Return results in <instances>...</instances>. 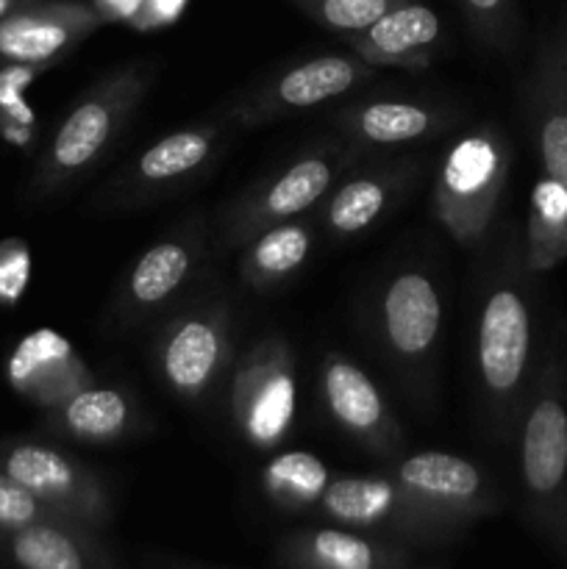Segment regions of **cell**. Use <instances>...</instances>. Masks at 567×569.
I'll return each mask as SVG.
<instances>
[{
    "label": "cell",
    "mask_w": 567,
    "mask_h": 569,
    "mask_svg": "<svg viewBox=\"0 0 567 569\" xmlns=\"http://www.w3.org/2000/svg\"><path fill=\"white\" fill-rule=\"evenodd\" d=\"M520 481L528 520L567 565V376L550 359L520 417Z\"/></svg>",
    "instance_id": "cell-1"
},
{
    "label": "cell",
    "mask_w": 567,
    "mask_h": 569,
    "mask_svg": "<svg viewBox=\"0 0 567 569\" xmlns=\"http://www.w3.org/2000/svg\"><path fill=\"white\" fill-rule=\"evenodd\" d=\"M317 506L328 520L381 539L417 545L450 539L406 498L395 478H334Z\"/></svg>",
    "instance_id": "cell-9"
},
{
    "label": "cell",
    "mask_w": 567,
    "mask_h": 569,
    "mask_svg": "<svg viewBox=\"0 0 567 569\" xmlns=\"http://www.w3.org/2000/svg\"><path fill=\"white\" fill-rule=\"evenodd\" d=\"M6 378L17 392L48 409H56L89 383L87 367L78 361L72 345L50 328H39L17 342L6 365Z\"/></svg>",
    "instance_id": "cell-17"
},
{
    "label": "cell",
    "mask_w": 567,
    "mask_h": 569,
    "mask_svg": "<svg viewBox=\"0 0 567 569\" xmlns=\"http://www.w3.org/2000/svg\"><path fill=\"white\" fill-rule=\"evenodd\" d=\"M9 553L20 569H117L98 533L67 520L9 531Z\"/></svg>",
    "instance_id": "cell-20"
},
{
    "label": "cell",
    "mask_w": 567,
    "mask_h": 569,
    "mask_svg": "<svg viewBox=\"0 0 567 569\" xmlns=\"http://www.w3.org/2000/svg\"><path fill=\"white\" fill-rule=\"evenodd\" d=\"M37 72V67L22 64L0 67V137L14 144H28L33 133L37 117L26 100V89Z\"/></svg>",
    "instance_id": "cell-28"
},
{
    "label": "cell",
    "mask_w": 567,
    "mask_h": 569,
    "mask_svg": "<svg viewBox=\"0 0 567 569\" xmlns=\"http://www.w3.org/2000/svg\"><path fill=\"white\" fill-rule=\"evenodd\" d=\"M534 317L526 292L511 278L489 289L478 315L476 372L484 406L500 431H509L528 400Z\"/></svg>",
    "instance_id": "cell-3"
},
{
    "label": "cell",
    "mask_w": 567,
    "mask_h": 569,
    "mask_svg": "<svg viewBox=\"0 0 567 569\" xmlns=\"http://www.w3.org/2000/svg\"><path fill=\"white\" fill-rule=\"evenodd\" d=\"M328 483H331L328 467L306 450L276 456L261 472V489L284 511H304L317 506Z\"/></svg>",
    "instance_id": "cell-27"
},
{
    "label": "cell",
    "mask_w": 567,
    "mask_h": 569,
    "mask_svg": "<svg viewBox=\"0 0 567 569\" xmlns=\"http://www.w3.org/2000/svg\"><path fill=\"white\" fill-rule=\"evenodd\" d=\"M183 6H187V0H145L142 11H139V17L133 20V26L137 28L170 26V22H176L178 17H181Z\"/></svg>",
    "instance_id": "cell-33"
},
{
    "label": "cell",
    "mask_w": 567,
    "mask_h": 569,
    "mask_svg": "<svg viewBox=\"0 0 567 569\" xmlns=\"http://www.w3.org/2000/svg\"><path fill=\"white\" fill-rule=\"evenodd\" d=\"M198 248L192 239H165L139 256L126 283V309L148 311L170 300L192 272Z\"/></svg>",
    "instance_id": "cell-23"
},
{
    "label": "cell",
    "mask_w": 567,
    "mask_h": 569,
    "mask_svg": "<svg viewBox=\"0 0 567 569\" xmlns=\"http://www.w3.org/2000/svg\"><path fill=\"white\" fill-rule=\"evenodd\" d=\"M170 569H200V567H170Z\"/></svg>",
    "instance_id": "cell-36"
},
{
    "label": "cell",
    "mask_w": 567,
    "mask_h": 569,
    "mask_svg": "<svg viewBox=\"0 0 567 569\" xmlns=\"http://www.w3.org/2000/svg\"><path fill=\"white\" fill-rule=\"evenodd\" d=\"M372 78V64H367L359 56H317V59L300 61L289 67L281 76L272 78L267 87L250 94L233 117L242 126L276 120L292 111L315 109L328 100L348 94L350 89L361 87Z\"/></svg>",
    "instance_id": "cell-12"
},
{
    "label": "cell",
    "mask_w": 567,
    "mask_h": 569,
    "mask_svg": "<svg viewBox=\"0 0 567 569\" xmlns=\"http://www.w3.org/2000/svg\"><path fill=\"white\" fill-rule=\"evenodd\" d=\"M381 337L389 353L404 365L428 359L442 328V298L420 270L389 278L381 295Z\"/></svg>",
    "instance_id": "cell-15"
},
{
    "label": "cell",
    "mask_w": 567,
    "mask_h": 569,
    "mask_svg": "<svg viewBox=\"0 0 567 569\" xmlns=\"http://www.w3.org/2000/svg\"><path fill=\"white\" fill-rule=\"evenodd\" d=\"M509 164V142L489 126L465 133L448 150L434 183V214L456 242H478L493 226Z\"/></svg>",
    "instance_id": "cell-4"
},
{
    "label": "cell",
    "mask_w": 567,
    "mask_h": 569,
    "mask_svg": "<svg viewBox=\"0 0 567 569\" xmlns=\"http://www.w3.org/2000/svg\"><path fill=\"white\" fill-rule=\"evenodd\" d=\"M131 403L117 389L83 387L53 409V426L83 445H109L128 433Z\"/></svg>",
    "instance_id": "cell-22"
},
{
    "label": "cell",
    "mask_w": 567,
    "mask_h": 569,
    "mask_svg": "<svg viewBox=\"0 0 567 569\" xmlns=\"http://www.w3.org/2000/svg\"><path fill=\"white\" fill-rule=\"evenodd\" d=\"M320 395L331 420L350 439L381 456H392L400 448L398 422L370 376L354 361L326 356L320 367Z\"/></svg>",
    "instance_id": "cell-14"
},
{
    "label": "cell",
    "mask_w": 567,
    "mask_h": 569,
    "mask_svg": "<svg viewBox=\"0 0 567 569\" xmlns=\"http://www.w3.org/2000/svg\"><path fill=\"white\" fill-rule=\"evenodd\" d=\"M339 128L361 144H392L422 142L437 137L448 128V114L439 106L409 103V100H370V103L350 106L337 114Z\"/></svg>",
    "instance_id": "cell-21"
},
{
    "label": "cell",
    "mask_w": 567,
    "mask_h": 569,
    "mask_svg": "<svg viewBox=\"0 0 567 569\" xmlns=\"http://www.w3.org/2000/svg\"><path fill=\"white\" fill-rule=\"evenodd\" d=\"M278 561L287 569H409L411 550L354 528H306L278 545Z\"/></svg>",
    "instance_id": "cell-16"
},
{
    "label": "cell",
    "mask_w": 567,
    "mask_h": 569,
    "mask_svg": "<svg viewBox=\"0 0 567 569\" xmlns=\"http://www.w3.org/2000/svg\"><path fill=\"white\" fill-rule=\"evenodd\" d=\"M48 520H64V517H59L53 509H48L37 495H31L26 487H20L14 478L0 472V528H3V531H20V528L37 526V522Z\"/></svg>",
    "instance_id": "cell-31"
},
{
    "label": "cell",
    "mask_w": 567,
    "mask_h": 569,
    "mask_svg": "<svg viewBox=\"0 0 567 569\" xmlns=\"http://www.w3.org/2000/svg\"><path fill=\"white\" fill-rule=\"evenodd\" d=\"M467 22L481 42L498 50H509L517 39V9L515 0H459Z\"/></svg>",
    "instance_id": "cell-30"
},
{
    "label": "cell",
    "mask_w": 567,
    "mask_h": 569,
    "mask_svg": "<svg viewBox=\"0 0 567 569\" xmlns=\"http://www.w3.org/2000/svg\"><path fill=\"white\" fill-rule=\"evenodd\" d=\"M31 281V250L20 239L0 242V306H17Z\"/></svg>",
    "instance_id": "cell-32"
},
{
    "label": "cell",
    "mask_w": 567,
    "mask_h": 569,
    "mask_svg": "<svg viewBox=\"0 0 567 569\" xmlns=\"http://www.w3.org/2000/svg\"><path fill=\"white\" fill-rule=\"evenodd\" d=\"M311 250V231L300 222H281L253 239L242 261V276L250 287L267 289L287 281L306 264Z\"/></svg>",
    "instance_id": "cell-25"
},
{
    "label": "cell",
    "mask_w": 567,
    "mask_h": 569,
    "mask_svg": "<svg viewBox=\"0 0 567 569\" xmlns=\"http://www.w3.org/2000/svg\"><path fill=\"white\" fill-rule=\"evenodd\" d=\"M94 6L76 0H20L0 20V67H42L64 59L100 26Z\"/></svg>",
    "instance_id": "cell-11"
},
{
    "label": "cell",
    "mask_w": 567,
    "mask_h": 569,
    "mask_svg": "<svg viewBox=\"0 0 567 569\" xmlns=\"http://www.w3.org/2000/svg\"><path fill=\"white\" fill-rule=\"evenodd\" d=\"M395 481L406 498L450 537H456L467 522L498 511L493 483L465 456L422 450L400 461Z\"/></svg>",
    "instance_id": "cell-5"
},
{
    "label": "cell",
    "mask_w": 567,
    "mask_h": 569,
    "mask_svg": "<svg viewBox=\"0 0 567 569\" xmlns=\"http://www.w3.org/2000/svg\"><path fill=\"white\" fill-rule=\"evenodd\" d=\"M400 3H406V0H300V6L320 26L339 33H350V37L367 31L372 22L381 20L387 11H392Z\"/></svg>",
    "instance_id": "cell-29"
},
{
    "label": "cell",
    "mask_w": 567,
    "mask_h": 569,
    "mask_svg": "<svg viewBox=\"0 0 567 569\" xmlns=\"http://www.w3.org/2000/svg\"><path fill=\"white\" fill-rule=\"evenodd\" d=\"M3 472L56 515L94 533L103 531L115 515L106 483L81 461L48 445H11L3 456Z\"/></svg>",
    "instance_id": "cell-8"
},
{
    "label": "cell",
    "mask_w": 567,
    "mask_h": 569,
    "mask_svg": "<svg viewBox=\"0 0 567 569\" xmlns=\"http://www.w3.org/2000/svg\"><path fill=\"white\" fill-rule=\"evenodd\" d=\"M567 259V194L548 176L534 187L528 206L526 267L531 272H548Z\"/></svg>",
    "instance_id": "cell-24"
},
{
    "label": "cell",
    "mask_w": 567,
    "mask_h": 569,
    "mask_svg": "<svg viewBox=\"0 0 567 569\" xmlns=\"http://www.w3.org/2000/svg\"><path fill=\"white\" fill-rule=\"evenodd\" d=\"M228 359V317L222 309H203L183 317L167 331L159 348L161 381L172 395L203 400Z\"/></svg>",
    "instance_id": "cell-13"
},
{
    "label": "cell",
    "mask_w": 567,
    "mask_h": 569,
    "mask_svg": "<svg viewBox=\"0 0 567 569\" xmlns=\"http://www.w3.org/2000/svg\"><path fill=\"white\" fill-rule=\"evenodd\" d=\"M439 37H442V20L437 11L426 3L406 0L387 11L381 20L372 22L367 31L356 33L350 42H354L356 56L367 64L417 70L434 59Z\"/></svg>",
    "instance_id": "cell-18"
},
{
    "label": "cell",
    "mask_w": 567,
    "mask_h": 569,
    "mask_svg": "<svg viewBox=\"0 0 567 569\" xmlns=\"http://www.w3.org/2000/svg\"><path fill=\"white\" fill-rule=\"evenodd\" d=\"M17 3H20V0H0V20H3V17L9 14Z\"/></svg>",
    "instance_id": "cell-35"
},
{
    "label": "cell",
    "mask_w": 567,
    "mask_h": 569,
    "mask_svg": "<svg viewBox=\"0 0 567 569\" xmlns=\"http://www.w3.org/2000/svg\"><path fill=\"white\" fill-rule=\"evenodd\" d=\"M222 126H198L183 131L167 133L156 144H150L137 164L120 178V198H153L170 192L181 181L203 170L215 156L217 133Z\"/></svg>",
    "instance_id": "cell-19"
},
{
    "label": "cell",
    "mask_w": 567,
    "mask_h": 569,
    "mask_svg": "<svg viewBox=\"0 0 567 569\" xmlns=\"http://www.w3.org/2000/svg\"><path fill=\"white\" fill-rule=\"evenodd\" d=\"M298 403L292 350L281 339L256 345L239 365L231 389L233 426L253 448H272L289 433Z\"/></svg>",
    "instance_id": "cell-7"
},
{
    "label": "cell",
    "mask_w": 567,
    "mask_h": 569,
    "mask_svg": "<svg viewBox=\"0 0 567 569\" xmlns=\"http://www.w3.org/2000/svg\"><path fill=\"white\" fill-rule=\"evenodd\" d=\"M523 109L543 176L567 194V17L545 33L534 53L523 87Z\"/></svg>",
    "instance_id": "cell-10"
},
{
    "label": "cell",
    "mask_w": 567,
    "mask_h": 569,
    "mask_svg": "<svg viewBox=\"0 0 567 569\" xmlns=\"http://www.w3.org/2000/svg\"><path fill=\"white\" fill-rule=\"evenodd\" d=\"M350 150L339 142L298 156L292 164L284 167L278 176L267 178L250 189L237 209L231 211L226 226L228 244H248L270 228L289 222L317 203L331 187L334 176L345 167Z\"/></svg>",
    "instance_id": "cell-6"
},
{
    "label": "cell",
    "mask_w": 567,
    "mask_h": 569,
    "mask_svg": "<svg viewBox=\"0 0 567 569\" xmlns=\"http://www.w3.org/2000/svg\"><path fill=\"white\" fill-rule=\"evenodd\" d=\"M145 89H148V76L139 67L111 72L98 87L89 89L61 120L48 150L39 159L31 183L33 198H50L87 176L126 131Z\"/></svg>",
    "instance_id": "cell-2"
},
{
    "label": "cell",
    "mask_w": 567,
    "mask_h": 569,
    "mask_svg": "<svg viewBox=\"0 0 567 569\" xmlns=\"http://www.w3.org/2000/svg\"><path fill=\"white\" fill-rule=\"evenodd\" d=\"M145 0H94V11L100 20H126L133 22L142 11Z\"/></svg>",
    "instance_id": "cell-34"
},
{
    "label": "cell",
    "mask_w": 567,
    "mask_h": 569,
    "mask_svg": "<svg viewBox=\"0 0 567 569\" xmlns=\"http://www.w3.org/2000/svg\"><path fill=\"white\" fill-rule=\"evenodd\" d=\"M398 170L381 172V176L350 178L334 194L326 214H322L328 231L334 237H356V233L367 231L387 211L392 194H398Z\"/></svg>",
    "instance_id": "cell-26"
}]
</instances>
